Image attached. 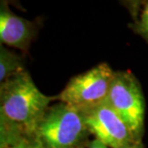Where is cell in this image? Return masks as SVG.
Segmentation results:
<instances>
[{
	"label": "cell",
	"instance_id": "6da1fadb",
	"mask_svg": "<svg viewBox=\"0 0 148 148\" xmlns=\"http://www.w3.org/2000/svg\"><path fill=\"white\" fill-rule=\"evenodd\" d=\"M58 95L43 94L24 71L0 83V122L33 135L38 123Z\"/></svg>",
	"mask_w": 148,
	"mask_h": 148
},
{
	"label": "cell",
	"instance_id": "7a4b0ae2",
	"mask_svg": "<svg viewBox=\"0 0 148 148\" xmlns=\"http://www.w3.org/2000/svg\"><path fill=\"white\" fill-rule=\"evenodd\" d=\"M87 132L81 111L59 102L48 108L33 135L44 148H75Z\"/></svg>",
	"mask_w": 148,
	"mask_h": 148
},
{
	"label": "cell",
	"instance_id": "3957f363",
	"mask_svg": "<svg viewBox=\"0 0 148 148\" xmlns=\"http://www.w3.org/2000/svg\"><path fill=\"white\" fill-rule=\"evenodd\" d=\"M115 72L106 63H101L71 78L58 95L63 102L83 110L106 102Z\"/></svg>",
	"mask_w": 148,
	"mask_h": 148
},
{
	"label": "cell",
	"instance_id": "277c9868",
	"mask_svg": "<svg viewBox=\"0 0 148 148\" xmlns=\"http://www.w3.org/2000/svg\"><path fill=\"white\" fill-rule=\"evenodd\" d=\"M106 102L125 122L136 141L144 130L145 99L141 85L130 72H115Z\"/></svg>",
	"mask_w": 148,
	"mask_h": 148
},
{
	"label": "cell",
	"instance_id": "5b68a950",
	"mask_svg": "<svg viewBox=\"0 0 148 148\" xmlns=\"http://www.w3.org/2000/svg\"><path fill=\"white\" fill-rule=\"evenodd\" d=\"M88 132L110 148H126L136 143L132 132L107 102L81 110ZM142 142V141H141Z\"/></svg>",
	"mask_w": 148,
	"mask_h": 148
},
{
	"label": "cell",
	"instance_id": "8992f818",
	"mask_svg": "<svg viewBox=\"0 0 148 148\" xmlns=\"http://www.w3.org/2000/svg\"><path fill=\"white\" fill-rule=\"evenodd\" d=\"M34 37V28L30 21L14 14L5 1L0 4L1 44L26 51Z\"/></svg>",
	"mask_w": 148,
	"mask_h": 148
},
{
	"label": "cell",
	"instance_id": "52a82bcc",
	"mask_svg": "<svg viewBox=\"0 0 148 148\" xmlns=\"http://www.w3.org/2000/svg\"><path fill=\"white\" fill-rule=\"evenodd\" d=\"M0 148H44L34 135L0 122Z\"/></svg>",
	"mask_w": 148,
	"mask_h": 148
},
{
	"label": "cell",
	"instance_id": "ba28073f",
	"mask_svg": "<svg viewBox=\"0 0 148 148\" xmlns=\"http://www.w3.org/2000/svg\"><path fill=\"white\" fill-rule=\"evenodd\" d=\"M24 71L21 57L0 44V83Z\"/></svg>",
	"mask_w": 148,
	"mask_h": 148
},
{
	"label": "cell",
	"instance_id": "9c48e42d",
	"mask_svg": "<svg viewBox=\"0 0 148 148\" xmlns=\"http://www.w3.org/2000/svg\"><path fill=\"white\" fill-rule=\"evenodd\" d=\"M142 3L143 7L135 21V31L148 43V1Z\"/></svg>",
	"mask_w": 148,
	"mask_h": 148
},
{
	"label": "cell",
	"instance_id": "30bf717a",
	"mask_svg": "<svg viewBox=\"0 0 148 148\" xmlns=\"http://www.w3.org/2000/svg\"><path fill=\"white\" fill-rule=\"evenodd\" d=\"M89 148H109L106 147L105 144L100 142L99 140L95 139L89 144Z\"/></svg>",
	"mask_w": 148,
	"mask_h": 148
},
{
	"label": "cell",
	"instance_id": "8fae6325",
	"mask_svg": "<svg viewBox=\"0 0 148 148\" xmlns=\"http://www.w3.org/2000/svg\"><path fill=\"white\" fill-rule=\"evenodd\" d=\"M126 148H144V147L142 142H136V143H132Z\"/></svg>",
	"mask_w": 148,
	"mask_h": 148
}]
</instances>
